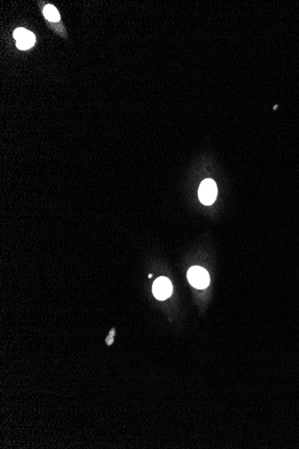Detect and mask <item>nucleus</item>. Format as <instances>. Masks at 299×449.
Instances as JSON below:
<instances>
[{
    "label": "nucleus",
    "instance_id": "nucleus-2",
    "mask_svg": "<svg viewBox=\"0 0 299 449\" xmlns=\"http://www.w3.org/2000/svg\"><path fill=\"white\" fill-rule=\"evenodd\" d=\"M217 185L215 183V181L211 179H207L202 182L199 188V199L202 202V204H212L214 203V201L216 200L217 197Z\"/></svg>",
    "mask_w": 299,
    "mask_h": 449
},
{
    "label": "nucleus",
    "instance_id": "nucleus-1",
    "mask_svg": "<svg viewBox=\"0 0 299 449\" xmlns=\"http://www.w3.org/2000/svg\"><path fill=\"white\" fill-rule=\"evenodd\" d=\"M187 279L191 285L199 290L205 289L209 285V274L205 268H202L200 266L191 267L187 272Z\"/></svg>",
    "mask_w": 299,
    "mask_h": 449
},
{
    "label": "nucleus",
    "instance_id": "nucleus-3",
    "mask_svg": "<svg viewBox=\"0 0 299 449\" xmlns=\"http://www.w3.org/2000/svg\"><path fill=\"white\" fill-rule=\"evenodd\" d=\"M152 291L156 298L163 301L168 298L172 293V284L167 277H159L153 282Z\"/></svg>",
    "mask_w": 299,
    "mask_h": 449
},
{
    "label": "nucleus",
    "instance_id": "nucleus-6",
    "mask_svg": "<svg viewBox=\"0 0 299 449\" xmlns=\"http://www.w3.org/2000/svg\"><path fill=\"white\" fill-rule=\"evenodd\" d=\"M28 33V31L27 30H25V28H18L14 32V38L16 39L17 41H19L21 40L23 37L25 36V34Z\"/></svg>",
    "mask_w": 299,
    "mask_h": 449
},
{
    "label": "nucleus",
    "instance_id": "nucleus-4",
    "mask_svg": "<svg viewBox=\"0 0 299 449\" xmlns=\"http://www.w3.org/2000/svg\"><path fill=\"white\" fill-rule=\"evenodd\" d=\"M34 42H35L34 34L28 31V33L25 34V37H23L21 40L17 41V48L19 49H30L34 44Z\"/></svg>",
    "mask_w": 299,
    "mask_h": 449
},
{
    "label": "nucleus",
    "instance_id": "nucleus-5",
    "mask_svg": "<svg viewBox=\"0 0 299 449\" xmlns=\"http://www.w3.org/2000/svg\"><path fill=\"white\" fill-rule=\"evenodd\" d=\"M44 17L50 21V22H58L60 19V16L57 9L52 5H47L43 9Z\"/></svg>",
    "mask_w": 299,
    "mask_h": 449
}]
</instances>
